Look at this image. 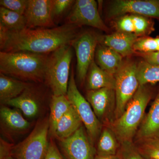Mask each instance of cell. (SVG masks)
Returning <instances> with one entry per match:
<instances>
[{
	"mask_svg": "<svg viewBox=\"0 0 159 159\" xmlns=\"http://www.w3.org/2000/svg\"><path fill=\"white\" fill-rule=\"evenodd\" d=\"M78 27L65 24L53 28L25 29L10 31L0 25V49L2 52L24 51L49 54L70 45L78 35Z\"/></svg>",
	"mask_w": 159,
	"mask_h": 159,
	"instance_id": "1",
	"label": "cell"
},
{
	"mask_svg": "<svg viewBox=\"0 0 159 159\" xmlns=\"http://www.w3.org/2000/svg\"><path fill=\"white\" fill-rule=\"evenodd\" d=\"M49 54L32 52H0L1 73L22 81L45 80Z\"/></svg>",
	"mask_w": 159,
	"mask_h": 159,
	"instance_id": "2",
	"label": "cell"
},
{
	"mask_svg": "<svg viewBox=\"0 0 159 159\" xmlns=\"http://www.w3.org/2000/svg\"><path fill=\"white\" fill-rule=\"evenodd\" d=\"M152 96V91L147 85H139L123 113L107 125L114 132L120 144L133 142L145 117V110Z\"/></svg>",
	"mask_w": 159,
	"mask_h": 159,
	"instance_id": "3",
	"label": "cell"
},
{
	"mask_svg": "<svg viewBox=\"0 0 159 159\" xmlns=\"http://www.w3.org/2000/svg\"><path fill=\"white\" fill-rule=\"evenodd\" d=\"M72 57L70 45L61 47L49 56L45 80L54 96L66 95Z\"/></svg>",
	"mask_w": 159,
	"mask_h": 159,
	"instance_id": "4",
	"label": "cell"
},
{
	"mask_svg": "<svg viewBox=\"0 0 159 159\" xmlns=\"http://www.w3.org/2000/svg\"><path fill=\"white\" fill-rule=\"evenodd\" d=\"M49 120L38 122L25 139L14 146L11 156L16 159H44L48 149Z\"/></svg>",
	"mask_w": 159,
	"mask_h": 159,
	"instance_id": "5",
	"label": "cell"
},
{
	"mask_svg": "<svg viewBox=\"0 0 159 159\" xmlns=\"http://www.w3.org/2000/svg\"><path fill=\"white\" fill-rule=\"evenodd\" d=\"M66 96L85 126L91 142L93 143L100 135L102 123L97 118L88 100L79 92L73 70H71Z\"/></svg>",
	"mask_w": 159,
	"mask_h": 159,
	"instance_id": "6",
	"label": "cell"
},
{
	"mask_svg": "<svg viewBox=\"0 0 159 159\" xmlns=\"http://www.w3.org/2000/svg\"><path fill=\"white\" fill-rule=\"evenodd\" d=\"M115 77L116 108L114 120L123 113L129 102L139 89L137 65L130 61L123 62Z\"/></svg>",
	"mask_w": 159,
	"mask_h": 159,
	"instance_id": "7",
	"label": "cell"
},
{
	"mask_svg": "<svg viewBox=\"0 0 159 159\" xmlns=\"http://www.w3.org/2000/svg\"><path fill=\"white\" fill-rule=\"evenodd\" d=\"M99 37L93 32L85 31L78 34L71 46L76 52L77 77L81 83L85 81L89 68L94 61Z\"/></svg>",
	"mask_w": 159,
	"mask_h": 159,
	"instance_id": "8",
	"label": "cell"
},
{
	"mask_svg": "<svg viewBox=\"0 0 159 159\" xmlns=\"http://www.w3.org/2000/svg\"><path fill=\"white\" fill-rule=\"evenodd\" d=\"M66 24L78 27L87 25L103 31H109L100 16L97 2L94 0L75 1L66 18Z\"/></svg>",
	"mask_w": 159,
	"mask_h": 159,
	"instance_id": "9",
	"label": "cell"
},
{
	"mask_svg": "<svg viewBox=\"0 0 159 159\" xmlns=\"http://www.w3.org/2000/svg\"><path fill=\"white\" fill-rule=\"evenodd\" d=\"M127 13L159 20V0H116L109 6L107 16L121 17Z\"/></svg>",
	"mask_w": 159,
	"mask_h": 159,
	"instance_id": "10",
	"label": "cell"
},
{
	"mask_svg": "<svg viewBox=\"0 0 159 159\" xmlns=\"http://www.w3.org/2000/svg\"><path fill=\"white\" fill-rule=\"evenodd\" d=\"M86 99L101 123L107 125L114 121L116 108L115 89L102 88L88 90Z\"/></svg>",
	"mask_w": 159,
	"mask_h": 159,
	"instance_id": "11",
	"label": "cell"
},
{
	"mask_svg": "<svg viewBox=\"0 0 159 159\" xmlns=\"http://www.w3.org/2000/svg\"><path fill=\"white\" fill-rule=\"evenodd\" d=\"M61 145L67 159H95L97 155L96 148L82 126L70 137L61 141Z\"/></svg>",
	"mask_w": 159,
	"mask_h": 159,
	"instance_id": "12",
	"label": "cell"
},
{
	"mask_svg": "<svg viewBox=\"0 0 159 159\" xmlns=\"http://www.w3.org/2000/svg\"><path fill=\"white\" fill-rule=\"evenodd\" d=\"M52 0H28L25 15L26 29L53 28L55 23L52 16Z\"/></svg>",
	"mask_w": 159,
	"mask_h": 159,
	"instance_id": "13",
	"label": "cell"
},
{
	"mask_svg": "<svg viewBox=\"0 0 159 159\" xmlns=\"http://www.w3.org/2000/svg\"><path fill=\"white\" fill-rule=\"evenodd\" d=\"M118 31L133 33L137 36L147 35L154 31V23L150 18L137 14L119 17L116 24Z\"/></svg>",
	"mask_w": 159,
	"mask_h": 159,
	"instance_id": "14",
	"label": "cell"
},
{
	"mask_svg": "<svg viewBox=\"0 0 159 159\" xmlns=\"http://www.w3.org/2000/svg\"><path fill=\"white\" fill-rule=\"evenodd\" d=\"M138 36L133 33L118 31L105 35L99 42L103 45L113 49L122 57L130 56L134 52V46L138 39Z\"/></svg>",
	"mask_w": 159,
	"mask_h": 159,
	"instance_id": "15",
	"label": "cell"
},
{
	"mask_svg": "<svg viewBox=\"0 0 159 159\" xmlns=\"http://www.w3.org/2000/svg\"><path fill=\"white\" fill-rule=\"evenodd\" d=\"M159 137V91L136 134L137 142Z\"/></svg>",
	"mask_w": 159,
	"mask_h": 159,
	"instance_id": "16",
	"label": "cell"
},
{
	"mask_svg": "<svg viewBox=\"0 0 159 159\" xmlns=\"http://www.w3.org/2000/svg\"><path fill=\"white\" fill-rule=\"evenodd\" d=\"M95 55L97 64L112 75H116L123 64L122 55L103 45L97 46Z\"/></svg>",
	"mask_w": 159,
	"mask_h": 159,
	"instance_id": "17",
	"label": "cell"
},
{
	"mask_svg": "<svg viewBox=\"0 0 159 159\" xmlns=\"http://www.w3.org/2000/svg\"><path fill=\"white\" fill-rule=\"evenodd\" d=\"M115 75L102 70L93 61L88 70L87 82L88 90H94L102 88L115 89Z\"/></svg>",
	"mask_w": 159,
	"mask_h": 159,
	"instance_id": "18",
	"label": "cell"
},
{
	"mask_svg": "<svg viewBox=\"0 0 159 159\" xmlns=\"http://www.w3.org/2000/svg\"><path fill=\"white\" fill-rule=\"evenodd\" d=\"M29 84L0 73V102L6 104L23 93L30 86Z\"/></svg>",
	"mask_w": 159,
	"mask_h": 159,
	"instance_id": "19",
	"label": "cell"
},
{
	"mask_svg": "<svg viewBox=\"0 0 159 159\" xmlns=\"http://www.w3.org/2000/svg\"><path fill=\"white\" fill-rule=\"evenodd\" d=\"M82 123L78 114L71 106L57 123L54 136L61 141L67 139L82 126Z\"/></svg>",
	"mask_w": 159,
	"mask_h": 159,
	"instance_id": "20",
	"label": "cell"
},
{
	"mask_svg": "<svg viewBox=\"0 0 159 159\" xmlns=\"http://www.w3.org/2000/svg\"><path fill=\"white\" fill-rule=\"evenodd\" d=\"M30 86L20 96L9 100L6 104L19 109L28 117L35 116L39 111L38 102L30 89Z\"/></svg>",
	"mask_w": 159,
	"mask_h": 159,
	"instance_id": "21",
	"label": "cell"
},
{
	"mask_svg": "<svg viewBox=\"0 0 159 159\" xmlns=\"http://www.w3.org/2000/svg\"><path fill=\"white\" fill-rule=\"evenodd\" d=\"M99 137L97 154L100 155H115L118 154L120 143L114 132L108 126L102 129Z\"/></svg>",
	"mask_w": 159,
	"mask_h": 159,
	"instance_id": "22",
	"label": "cell"
},
{
	"mask_svg": "<svg viewBox=\"0 0 159 159\" xmlns=\"http://www.w3.org/2000/svg\"><path fill=\"white\" fill-rule=\"evenodd\" d=\"M70 102L66 95L56 96L53 95L51 99V112L49 121L50 131L54 135L57 123L63 116L71 107Z\"/></svg>",
	"mask_w": 159,
	"mask_h": 159,
	"instance_id": "23",
	"label": "cell"
},
{
	"mask_svg": "<svg viewBox=\"0 0 159 159\" xmlns=\"http://www.w3.org/2000/svg\"><path fill=\"white\" fill-rule=\"evenodd\" d=\"M0 116L2 122L11 130L21 131L27 129L30 125L29 122L17 110L7 107H1Z\"/></svg>",
	"mask_w": 159,
	"mask_h": 159,
	"instance_id": "24",
	"label": "cell"
},
{
	"mask_svg": "<svg viewBox=\"0 0 159 159\" xmlns=\"http://www.w3.org/2000/svg\"><path fill=\"white\" fill-rule=\"evenodd\" d=\"M0 25L9 31H20L26 29L25 17L24 15L11 11L1 6Z\"/></svg>",
	"mask_w": 159,
	"mask_h": 159,
	"instance_id": "25",
	"label": "cell"
},
{
	"mask_svg": "<svg viewBox=\"0 0 159 159\" xmlns=\"http://www.w3.org/2000/svg\"><path fill=\"white\" fill-rule=\"evenodd\" d=\"M137 77L139 85L159 82V66L150 64L145 61L137 65Z\"/></svg>",
	"mask_w": 159,
	"mask_h": 159,
	"instance_id": "26",
	"label": "cell"
},
{
	"mask_svg": "<svg viewBox=\"0 0 159 159\" xmlns=\"http://www.w3.org/2000/svg\"><path fill=\"white\" fill-rule=\"evenodd\" d=\"M135 145L145 159H159V137L139 141Z\"/></svg>",
	"mask_w": 159,
	"mask_h": 159,
	"instance_id": "27",
	"label": "cell"
},
{
	"mask_svg": "<svg viewBox=\"0 0 159 159\" xmlns=\"http://www.w3.org/2000/svg\"><path fill=\"white\" fill-rule=\"evenodd\" d=\"M134 51L142 53L159 51V36L138 39L134 46Z\"/></svg>",
	"mask_w": 159,
	"mask_h": 159,
	"instance_id": "28",
	"label": "cell"
},
{
	"mask_svg": "<svg viewBox=\"0 0 159 159\" xmlns=\"http://www.w3.org/2000/svg\"><path fill=\"white\" fill-rule=\"evenodd\" d=\"M118 154L120 159H145L133 142L121 143Z\"/></svg>",
	"mask_w": 159,
	"mask_h": 159,
	"instance_id": "29",
	"label": "cell"
},
{
	"mask_svg": "<svg viewBox=\"0 0 159 159\" xmlns=\"http://www.w3.org/2000/svg\"><path fill=\"white\" fill-rule=\"evenodd\" d=\"M75 2L72 0H52V16L54 22L55 19L62 16L72 8Z\"/></svg>",
	"mask_w": 159,
	"mask_h": 159,
	"instance_id": "30",
	"label": "cell"
},
{
	"mask_svg": "<svg viewBox=\"0 0 159 159\" xmlns=\"http://www.w3.org/2000/svg\"><path fill=\"white\" fill-rule=\"evenodd\" d=\"M28 0H1V7L24 15L28 6Z\"/></svg>",
	"mask_w": 159,
	"mask_h": 159,
	"instance_id": "31",
	"label": "cell"
},
{
	"mask_svg": "<svg viewBox=\"0 0 159 159\" xmlns=\"http://www.w3.org/2000/svg\"><path fill=\"white\" fill-rule=\"evenodd\" d=\"M137 55L141 56L144 61L150 64L159 66V51L150 53L137 52Z\"/></svg>",
	"mask_w": 159,
	"mask_h": 159,
	"instance_id": "32",
	"label": "cell"
},
{
	"mask_svg": "<svg viewBox=\"0 0 159 159\" xmlns=\"http://www.w3.org/2000/svg\"><path fill=\"white\" fill-rule=\"evenodd\" d=\"M44 159H65L60 152L56 145L51 142L49 143L48 149Z\"/></svg>",
	"mask_w": 159,
	"mask_h": 159,
	"instance_id": "33",
	"label": "cell"
},
{
	"mask_svg": "<svg viewBox=\"0 0 159 159\" xmlns=\"http://www.w3.org/2000/svg\"><path fill=\"white\" fill-rule=\"evenodd\" d=\"M0 147V159H4L11 156V150L13 147L12 145L1 139Z\"/></svg>",
	"mask_w": 159,
	"mask_h": 159,
	"instance_id": "34",
	"label": "cell"
},
{
	"mask_svg": "<svg viewBox=\"0 0 159 159\" xmlns=\"http://www.w3.org/2000/svg\"><path fill=\"white\" fill-rule=\"evenodd\" d=\"M95 159H120L118 154L115 155H96Z\"/></svg>",
	"mask_w": 159,
	"mask_h": 159,
	"instance_id": "35",
	"label": "cell"
},
{
	"mask_svg": "<svg viewBox=\"0 0 159 159\" xmlns=\"http://www.w3.org/2000/svg\"><path fill=\"white\" fill-rule=\"evenodd\" d=\"M4 159H16L15 158H14V157L11 156H9L6 157V158Z\"/></svg>",
	"mask_w": 159,
	"mask_h": 159,
	"instance_id": "36",
	"label": "cell"
},
{
	"mask_svg": "<svg viewBox=\"0 0 159 159\" xmlns=\"http://www.w3.org/2000/svg\"></svg>",
	"mask_w": 159,
	"mask_h": 159,
	"instance_id": "37",
	"label": "cell"
}]
</instances>
